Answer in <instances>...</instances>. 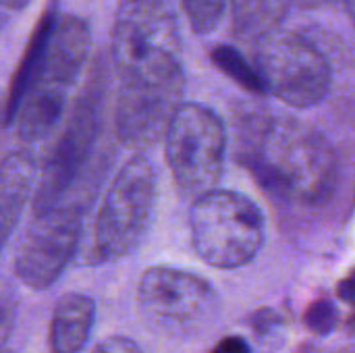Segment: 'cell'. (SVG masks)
<instances>
[{
    "label": "cell",
    "mask_w": 355,
    "mask_h": 353,
    "mask_svg": "<svg viewBox=\"0 0 355 353\" xmlns=\"http://www.w3.org/2000/svg\"><path fill=\"white\" fill-rule=\"evenodd\" d=\"M92 48L85 19L48 6L10 81L4 100V121L23 141L46 137L67 110Z\"/></svg>",
    "instance_id": "1"
},
{
    "label": "cell",
    "mask_w": 355,
    "mask_h": 353,
    "mask_svg": "<svg viewBox=\"0 0 355 353\" xmlns=\"http://www.w3.org/2000/svg\"><path fill=\"white\" fill-rule=\"evenodd\" d=\"M256 175L275 193L312 204L333 191L337 156L318 129L293 119L272 121L258 141Z\"/></svg>",
    "instance_id": "2"
},
{
    "label": "cell",
    "mask_w": 355,
    "mask_h": 353,
    "mask_svg": "<svg viewBox=\"0 0 355 353\" xmlns=\"http://www.w3.org/2000/svg\"><path fill=\"white\" fill-rule=\"evenodd\" d=\"M116 81L183 77L177 15L168 0H121L110 29Z\"/></svg>",
    "instance_id": "3"
},
{
    "label": "cell",
    "mask_w": 355,
    "mask_h": 353,
    "mask_svg": "<svg viewBox=\"0 0 355 353\" xmlns=\"http://www.w3.org/2000/svg\"><path fill=\"white\" fill-rule=\"evenodd\" d=\"M189 231L193 250L206 264L239 268L264 243V216L248 196L216 187L193 200Z\"/></svg>",
    "instance_id": "4"
},
{
    "label": "cell",
    "mask_w": 355,
    "mask_h": 353,
    "mask_svg": "<svg viewBox=\"0 0 355 353\" xmlns=\"http://www.w3.org/2000/svg\"><path fill=\"white\" fill-rule=\"evenodd\" d=\"M164 156L179 196L193 202L216 189L227 158L223 119L204 104L183 102L166 129Z\"/></svg>",
    "instance_id": "5"
},
{
    "label": "cell",
    "mask_w": 355,
    "mask_h": 353,
    "mask_svg": "<svg viewBox=\"0 0 355 353\" xmlns=\"http://www.w3.org/2000/svg\"><path fill=\"white\" fill-rule=\"evenodd\" d=\"M156 202V171L137 152L110 181L94 223V260L112 262L131 254L144 239Z\"/></svg>",
    "instance_id": "6"
},
{
    "label": "cell",
    "mask_w": 355,
    "mask_h": 353,
    "mask_svg": "<svg viewBox=\"0 0 355 353\" xmlns=\"http://www.w3.org/2000/svg\"><path fill=\"white\" fill-rule=\"evenodd\" d=\"M106 81L102 71H94L85 89L77 96V102L69 114L64 129L60 131L52 152L40 173L33 191V212L50 208L67 200L81 171L85 169L94 148L98 144L102 127Z\"/></svg>",
    "instance_id": "7"
},
{
    "label": "cell",
    "mask_w": 355,
    "mask_h": 353,
    "mask_svg": "<svg viewBox=\"0 0 355 353\" xmlns=\"http://www.w3.org/2000/svg\"><path fill=\"white\" fill-rule=\"evenodd\" d=\"M254 67L264 89L295 108L316 106L331 87L329 60L312 42L295 33L262 35Z\"/></svg>",
    "instance_id": "8"
},
{
    "label": "cell",
    "mask_w": 355,
    "mask_h": 353,
    "mask_svg": "<svg viewBox=\"0 0 355 353\" xmlns=\"http://www.w3.org/2000/svg\"><path fill=\"white\" fill-rule=\"evenodd\" d=\"M83 229V204L58 202L33 212L15 256L17 279L35 291H44L58 281L77 254Z\"/></svg>",
    "instance_id": "9"
},
{
    "label": "cell",
    "mask_w": 355,
    "mask_h": 353,
    "mask_svg": "<svg viewBox=\"0 0 355 353\" xmlns=\"http://www.w3.org/2000/svg\"><path fill=\"white\" fill-rule=\"evenodd\" d=\"M137 304L152 329L185 337L212 316L216 298L212 287L198 275L171 266H152L139 279Z\"/></svg>",
    "instance_id": "10"
},
{
    "label": "cell",
    "mask_w": 355,
    "mask_h": 353,
    "mask_svg": "<svg viewBox=\"0 0 355 353\" xmlns=\"http://www.w3.org/2000/svg\"><path fill=\"white\" fill-rule=\"evenodd\" d=\"M185 79L156 83H119L114 127L119 141L133 152H146L160 144L183 104Z\"/></svg>",
    "instance_id": "11"
},
{
    "label": "cell",
    "mask_w": 355,
    "mask_h": 353,
    "mask_svg": "<svg viewBox=\"0 0 355 353\" xmlns=\"http://www.w3.org/2000/svg\"><path fill=\"white\" fill-rule=\"evenodd\" d=\"M35 160L29 152H10L0 160V252L35 191Z\"/></svg>",
    "instance_id": "12"
},
{
    "label": "cell",
    "mask_w": 355,
    "mask_h": 353,
    "mask_svg": "<svg viewBox=\"0 0 355 353\" xmlns=\"http://www.w3.org/2000/svg\"><path fill=\"white\" fill-rule=\"evenodd\" d=\"M96 322V302L83 293L62 295L50 320V352L81 353Z\"/></svg>",
    "instance_id": "13"
},
{
    "label": "cell",
    "mask_w": 355,
    "mask_h": 353,
    "mask_svg": "<svg viewBox=\"0 0 355 353\" xmlns=\"http://www.w3.org/2000/svg\"><path fill=\"white\" fill-rule=\"evenodd\" d=\"M212 62L227 75L231 77L233 81H237L239 85H243L245 89L250 92H256V94H264V83L256 71V67H252L235 48L231 46H216L212 50Z\"/></svg>",
    "instance_id": "14"
},
{
    "label": "cell",
    "mask_w": 355,
    "mask_h": 353,
    "mask_svg": "<svg viewBox=\"0 0 355 353\" xmlns=\"http://www.w3.org/2000/svg\"><path fill=\"white\" fill-rule=\"evenodd\" d=\"M229 2L231 0H181L191 29L200 35H206L220 25Z\"/></svg>",
    "instance_id": "15"
},
{
    "label": "cell",
    "mask_w": 355,
    "mask_h": 353,
    "mask_svg": "<svg viewBox=\"0 0 355 353\" xmlns=\"http://www.w3.org/2000/svg\"><path fill=\"white\" fill-rule=\"evenodd\" d=\"M17 308H19V298L15 289L6 283H0V352L4 350V343L8 341L15 329Z\"/></svg>",
    "instance_id": "16"
},
{
    "label": "cell",
    "mask_w": 355,
    "mask_h": 353,
    "mask_svg": "<svg viewBox=\"0 0 355 353\" xmlns=\"http://www.w3.org/2000/svg\"><path fill=\"white\" fill-rule=\"evenodd\" d=\"M335 320H337V312H335V306L331 302H318L306 314V322L316 333H329L333 329Z\"/></svg>",
    "instance_id": "17"
},
{
    "label": "cell",
    "mask_w": 355,
    "mask_h": 353,
    "mask_svg": "<svg viewBox=\"0 0 355 353\" xmlns=\"http://www.w3.org/2000/svg\"><path fill=\"white\" fill-rule=\"evenodd\" d=\"M92 353H144V352H141V347H139L135 341H131V339H127V337H121V335H114V337H108V339L100 341V343L94 347V352Z\"/></svg>",
    "instance_id": "18"
},
{
    "label": "cell",
    "mask_w": 355,
    "mask_h": 353,
    "mask_svg": "<svg viewBox=\"0 0 355 353\" xmlns=\"http://www.w3.org/2000/svg\"><path fill=\"white\" fill-rule=\"evenodd\" d=\"M29 2L31 0H0V29H4L12 21V17L25 10Z\"/></svg>",
    "instance_id": "19"
},
{
    "label": "cell",
    "mask_w": 355,
    "mask_h": 353,
    "mask_svg": "<svg viewBox=\"0 0 355 353\" xmlns=\"http://www.w3.org/2000/svg\"><path fill=\"white\" fill-rule=\"evenodd\" d=\"M212 353H250V345L241 337H225L216 343Z\"/></svg>",
    "instance_id": "20"
},
{
    "label": "cell",
    "mask_w": 355,
    "mask_h": 353,
    "mask_svg": "<svg viewBox=\"0 0 355 353\" xmlns=\"http://www.w3.org/2000/svg\"><path fill=\"white\" fill-rule=\"evenodd\" d=\"M339 295H341L345 302L355 304V270L343 281V283H339Z\"/></svg>",
    "instance_id": "21"
},
{
    "label": "cell",
    "mask_w": 355,
    "mask_h": 353,
    "mask_svg": "<svg viewBox=\"0 0 355 353\" xmlns=\"http://www.w3.org/2000/svg\"><path fill=\"white\" fill-rule=\"evenodd\" d=\"M343 2H345V8H347V12H349V17H352L355 25V0H343Z\"/></svg>",
    "instance_id": "22"
},
{
    "label": "cell",
    "mask_w": 355,
    "mask_h": 353,
    "mask_svg": "<svg viewBox=\"0 0 355 353\" xmlns=\"http://www.w3.org/2000/svg\"><path fill=\"white\" fill-rule=\"evenodd\" d=\"M0 119H4V102H0Z\"/></svg>",
    "instance_id": "23"
},
{
    "label": "cell",
    "mask_w": 355,
    "mask_h": 353,
    "mask_svg": "<svg viewBox=\"0 0 355 353\" xmlns=\"http://www.w3.org/2000/svg\"><path fill=\"white\" fill-rule=\"evenodd\" d=\"M0 353H12V352H8V350H2V352Z\"/></svg>",
    "instance_id": "24"
}]
</instances>
